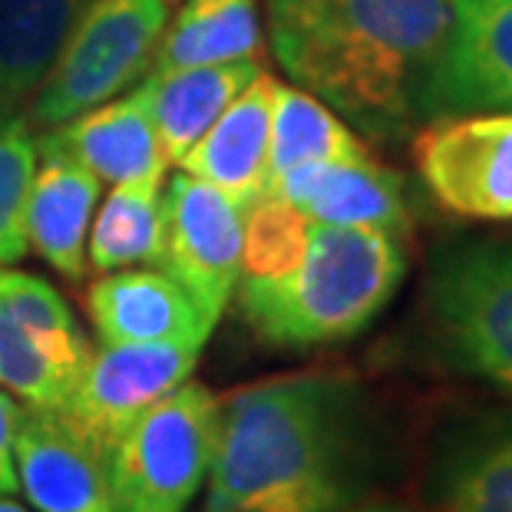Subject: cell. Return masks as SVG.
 <instances>
[{
  "label": "cell",
  "mask_w": 512,
  "mask_h": 512,
  "mask_svg": "<svg viewBox=\"0 0 512 512\" xmlns=\"http://www.w3.org/2000/svg\"><path fill=\"white\" fill-rule=\"evenodd\" d=\"M364 384L337 370L258 380L219 397L205 512H337L384 473Z\"/></svg>",
  "instance_id": "6da1fadb"
},
{
  "label": "cell",
  "mask_w": 512,
  "mask_h": 512,
  "mask_svg": "<svg viewBox=\"0 0 512 512\" xmlns=\"http://www.w3.org/2000/svg\"><path fill=\"white\" fill-rule=\"evenodd\" d=\"M268 43L294 86L377 143L427 126L450 0H268Z\"/></svg>",
  "instance_id": "7a4b0ae2"
},
{
  "label": "cell",
  "mask_w": 512,
  "mask_h": 512,
  "mask_svg": "<svg viewBox=\"0 0 512 512\" xmlns=\"http://www.w3.org/2000/svg\"><path fill=\"white\" fill-rule=\"evenodd\" d=\"M407 252L377 228L311 222L304 255L271 278H238V308L258 341L285 351L344 344L394 301Z\"/></svg>",
  "instance_id": "3957f363"
},
{
  "label": "cell",
  "mask_w": 512,
  "mask_h": 512,
  "mask_svg": "<svg viewBox=\"0 0 512 512\" xmlns=\"http://www.w3.org/2000/svg\"><path fill=\"white\" fill-rule=\"evenodd\" d=\"M423 314L453 374L512 400V242L486 238L437 252Z\"/></svg>",
  "instance_id": "277c9868"
},
{
  "label": "cell",
  "mask_w": 512,
  "mask_h": 512,
  "mask_svg": "<svg viewBox=\"0 0 512 512\" xmlns=\"http://www.w3.org/2000/svg\"><path fill=\"white\" fill-rule=\"evenodd\" d=\"M176 0H83L67 43L30 100L40 133L146 80Z\"/></svg>",
  "instance_id": "5b68a950"
},
{
  "label": "cell",
  "mask_w": 512,
  "mask_h": 512,
  "mask_svg": "<svg viewBox=\"0 0 512 512\" xmlns=\"http://www.w3.org/2000/svg\"><path fill=\"white\" fill-rule=\"evenodd\" d=\"M219 397L185 380L129 423L110 466L123 512H185L209 479Z\"/></svg>",
  "instance_id": "8992f818"
},
{
  "label": "cell",
  "mask_w": 512,
  "mask_h": 512,
  "mask_svg": "<svg viewBox=\"0 0 512 512\" xmlns=\"http://www.w3.org/2000/svg\"><path fill=\"white\" fill-rule=\"evenodd\" d=\"M93 347L67 298L30 271L0 268V387L27 407L63 410Z\"/></svg>",
  "instance_id": "52a82bcc"
},
{
  "label": "cell",
  "mask_w": 512,
  "mask_h": 512,
  "mask_svg": "<svg viewBox=\"0 0 512 512\" xmlns=\"http://www.w3.org/2000/svg\"><path fill=\"white\" fill-rule=\"evenodd\" d=\"M162 222L159 265L215 328L242 278L245 209L215 185L179 172L162 195Z\"/></svg>",
  "instance_id": "ba28073f"
},
{
  "label": "cell",
  "mask_w": 512,
  "mask_h": 512,
  "mask_svg": "<svg viewBox=\"0 0 512 512\" xmlns=\"http://www.w3.org/2000/svg\"><path fill=\"white\" fill-rule=\"evenodd\" d=\"M413 159L440 209L512 222V110L433 119L413 139Z\"/></svg>",
  "instance_id": "9c48e42d"
},
{
  "label": "cell",
  "mask_w": 512,
  "mask_h": 512,
  "mask_svg": "<svg viewBox=\"0 0 512 512\" xmlns=\"http://www.w3.org/2000/svg\"><path fill=\"white\" fill-rule=\"evenodd\" d=\"M202 347L195 341L106 344L93 351L60 413L110 453L139 413L192 377Z\"/></svg>",
  "instance_id": "30bf717a"
},
{
  "label": "cell",
  "mask_w": 512,
  "mask_h": 512,
  "mask_svg": "<svg viewBox=\"0 0 512 512\" xmlns=\"http://www.w3.org/2000/svg\"><path fill=\"white\" fill-rule=\"evenodd\" d=\"M14 466L17 486L37 512H123L110 453L60 410H20Z\"/></svg>",
  "instance_id": "8fae6325"
},
{
  "label": "cell",
  "mask_w": 512,
  "mask_h": 512,
  "mask_svg": "<svg viewBox=\"0 0 512 512\" xmlns=\"http://www.w3.org/2000/svg\"><path fill=\"white\" fill-rule=\"evenodd\" d=\"M453 24L433 76L427 123L512 110V0H450Z\"/></svg>",
  "instance_id": "7c38bea8"
},
{
  "label": "cell",
  "mask_w": 512,
  "mask_h": 512,
  "mask_svg": "<svg viewBox=\"0 0 512 512\" xmlns=\"http://www.w3.org/2000/svg\"><path fill=\"white\" fill-rule=\"evenodd\" d=\"M265 195L294 205L321 225L377 228V232L407 235L413 209L407 182L400 172L380 166L374 156L341 162H308L285 172ZM261 195V199H265Z\"/></svg>",
  "instance_id": "4fadbf2b"
},
{
  "label": "cell",
  "mask_w": 512,
  "mask_h": 512,
  "mask_svg": "<svg viewBox=\"0 0 512 512\" xmlns=\"http://www.w3.org/2000/svg\"><path fill=\"white\" fill-rule=\"evenodd\" d=\"M86 311L103 344H205L212 334V324L166 271H106L86 291Z\"/></svg>",
  "instance_id": "5bb4252c"
},
{
  "label": "cell",
  "mask_w": 512,
  "mask_h": 512,
  "mask_svg": "<svg viewBox=\"0 0 512 512\" xmlns=\"http://www.w3.org/2000/svg\"><path fill=\"white\" fill-rule=\"evenodd\" d=\"M100 202V179L67 149L37 139V172L27 195V245L67 281L86 275V235Z\"/></svg>",
  "instance_id": "9a60e30c"
},
{
  "label": "cell",
  "mask_w": 512,
  "mask_h": 512,
  "mask_svg": "<svg viewBox=\"0 0 512 512\" xmlns=\"http://www.w3.org/2000/svg\"><path fill=\"white\" fill-rule=\"evenodd\" d=\"M40 136H47L50 143L67 149L96 179H106L113 185L156 176L166 179L169 169L143 83L133 93L93 106V110L73 116L70 123L47 129Z\"/></svg>",
  "instance_id": "2e32d148"
},
{
  "label": "cell",
  "mask_w": 512,
  "mask_h": 512,
  "mask_svg": "<svg viewBox=\"0 0 512 512\" xmlns=\"http://www.w3.org/2000/svg\"><path fill=\"white\" fill-rule=\"evenodd\" d=\"M271 100H275V80L261 70L182 159V172L215 185L245 212L265 189Z\"/></svg>",
  "instance_id": "e0dca14e"
},
{
  "label": "cell",
  "mask_w": 512,
  "mask_h": 512,
  "mask_svg": "<svg viewBox=\"0 0 512 512\" xmlns=\"http://www.w3.org/2000/svg\"><path fill=\"white\" fill-rule=\"evenodd\" d=\"M440 512H512V407L456 423L433 466Z\"/></svg>",
  "instance_id": "ac0fdd59"
},
{
  "label": "cell",
  "mask_w": 512,
  "mask_h": 512,
  "mask_svg": "<svg viewBox=\"0 0 512 512\" xmlns=\"http://www.w3.org/2000/svg\"><path fill=\"white\" fill-rule=\"evenodd\" d=\"M261 73L258 60L205 63L166 73H149L143 86L149 96V113L169 166H182L192 146L209 133L228 103Z\"/></svg>",
  "instance_id": "d6986e66"
},
{
  "label": "cell",
  "mask_w": 512,
  "mask_h": 512,
  "mask_svg": "<svg viewBox=\"0 0 512 512\" xmlns=\"http://www.w3.org/2000/svg\"><path fill=\"white\" fill-rule=\"evenodd\" d=\"M83 0H0V110H20L67 43Z\"/></svg>",
  "instance_id": "ffe728a7"
},
{
  "label": "cell",
  "mask_w": 512,
  "mask_h": 512,
  "mask_svg": "<svg viewBox=\"0 0 512 512\" xmlns=\"http://www.w3.org/2000/svg\"><path fill=\"white\" fill-rule=\"evenodd\" d=\"M367 156H370L367 143L328 103L304 93L301 86L275 83L268 166H265V189H261V195L285 176V172L308 166V162H341V159H367Z\"/></svg>",
  "instance_id": "44dd1931"
},
{
  "label": "cell",
  "mask_w": 512,
  "mask_h": 512,
  "mask_svg": "<svg viewBox=\"0 0 512 512\" xmlns=\"http://www.w3.org/2000/svg\"><path fill=\"white\" fill-rule=\"evenodd\" d=\"M258 50V0H182L162 34L152 73L248 60Z\"/></svg>",
  "instance_id": "7402d4cb"
},
{
  "label": "cell",
  "mask_w": 512,
  "mask_h": 512,
  "mask_svg": "<svg viewBox=\"0 0 512 512\" xmlns=\"http://www.w3.org/2000/svg\"><path fill=\"white\" fill-rule=\"evenodd\" d=\"M162 179L119 182L103 199V209L86 235V265L93 271H119L162 261Z\"/></svg>",
  "instance_id": "603a6c76"
},
{
  "label": "cell",
  "mask_w": 512,
  "mask_h": 512,
  "mask_svg": "<svg viewBox=\"0 0 512 512\" xmlns=\"http://www.w3.org/2000/svg\"><path fill=\"white\" fill-rule=\"evenodd\" d=\"M37 172V139L20 110H0V268L27 255V195Z\"/></svg>",
  "instance_id": "cb8c5ba5"
},
{
  "label": "cell",
  "mask_w": 512,
  "mask_h": 512,
  "mask_svg": "<svg viewBox=\"0 0 512 512\" xmlns=\"http://www.w3.org/2000/svg\"><path fill=\"white\" fill-rule=\"evenodd\" d=\"M311 219L294 205L265 195L245 212L242 278H271L288 271L304 255Z\"/></svg>",
  "instance_id": "d4e9b609"
},
{
  "label": "cell",
  "mask_w": 512,
  "mask_h": 512,
  "mask_svg": "<svg viewBox=\"0 0 512 512\" xmlns=\"http://www.w3.org/2000/svg\"><path fill=\"white\" fill-rule=\"evenodd\" d=\"M20 403L14 394L0 387V496L17 493V466H14V437H17Z\"/></svg>",
  "instance_id": "484cf974"
},
{
  "label": "cell",
  "mask_w": 512,
  "mask_h": 512,
  "mask_svg": "<svg viewBox=\"0 0 512 512\" xmlns=\"http://www.w3.org/2000/svg\"><path fill=\"white\" fill-rule=\"evenodd\" d=\"M337 512H413V509L390 503V499H364V503H354V506L337 509Z\"/></svg>",
  "instance_id": "4316f807"
},
{
  "label": "cell",
  "mask_w": 512,
  "mask_h": 512,
  "mask_svg": "<svg viewBox=\"0 0 512 512\" xmlns=\"http://www.w3.org/2000/svg\"><path fill=\"white\" fill-rule=\"evenodd\" d=\"M0 512H34V509L20 506L17 499H10V496H0Z\"/></svg>",
  "instance_id": "83f0119b"
}]
</instances>
